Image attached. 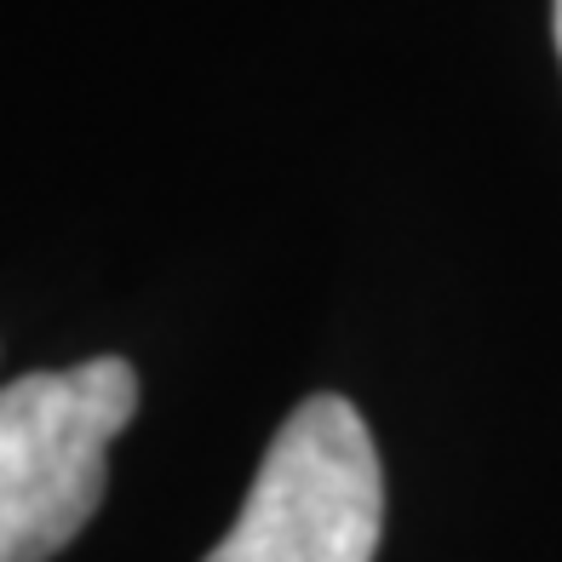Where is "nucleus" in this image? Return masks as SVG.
I'll return each instance as SVG.
<instances>
[{
  "mask_svg": "<svg viewBox=\"0 0 562 562\" xmlns=\"http://www.w3.org/2000/svg\"><path fill=\"white\" fill-rule=\"evenodd\" d=\"M385 476L368 419L334 391L304 396L259 459L236 528L207 562H373Z\"/></svg>",
  "mask_w": 562,
  "mask_h": 562,
  "instance_id": "f03ea898",
  "label": "nucleus"
},
{
  "mask_svg": "<svg viewBox=\"0 0 562 562\" xmlns=\"http://www.w3.org/2000/svg\"><path fill=\"white\" fill-rule=\"evenodd\" d=\"M551 35H557V58H562V0H551Z\"/></svg>",
  "mask_w": 562,
  "mask_h": 562,
  "instance_id": "7ed1b4c3",
  "label": "nucleus"
},
{
  "mask_svg": "<svg viewBox=\"0 0 562 562\" xmlns=\"http://www.w3.org/2000/svg\"><path fill=\"white\" fill-rule=\"evenodd\" d=\"M133 414L138 373L121 356L0 385V562H46L92 522Z\"/></svg>",
  "mask_w": 562,
  "mask_h": 562,
  "instance_id": "f257e3e1",
  "label": "nucleus"
}]
</instances>
